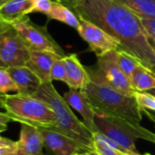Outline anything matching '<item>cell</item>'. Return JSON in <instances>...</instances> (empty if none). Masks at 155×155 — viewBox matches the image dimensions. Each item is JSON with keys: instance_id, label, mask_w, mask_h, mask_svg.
<instances>
[{"instance_id": "37", "label": "cell", "mask_w": 155, "mask_h": 155, "mask_svg": "<svg viewBox=\"0 0 155 155\" xmlns=\"http://www.w3.org/2000/svg\"><path fill=\"white\" fill-rule=\"evenodd\" d=\"M7 1H8V0H0V6L3 5H4L5 2H7Z\"/></svg>"}, {"instance_id": "13", "label": "cell", "mask_w": 155, "mask_h": 155, "mask_svg": "<svg viewBox=\"0 0 155 155\" xmlns=\"http://www.w3.org/2000/svg\"><path fill=\"white\" fill-rule=\"evenodd\" d=\"M7 71L17 87V94L33 96L42 84L39 77L26 65L8 67Z\"/></svg>"}, {"instance_id": "32", "label": "cell", "mask_w": 155, "mask_h": 155, "mask_svg": "<svg viewBox=\"0 0 155 155\" xmlns=\"http://www.w3.org/2000/svg\"><path fill=\"white\" fill-rule=\"evenodd\" d=\"M148 39H149V42H150V44H151V45H152V47H153V49L155 53V38L148 35Z\"/></svg>"}, {"instance_id": "15", "label": "cell", "mask_w": 155, "mask_h": 155, "mask_svg": "<svg viewBox=\"0 0 155 155\" xmlns=\"http://www.w3.org/2000/svg\"><path fill=\"white\" fill-rule=\"evenodd\" d=\"M62 59L68 78L67 84L69 88L82 90L90 81V75L88 70L79 62L76 54L65 55Z\"/></svg>"}, {"instance_id": "10", "label": "cell", "mask_w": 155, "mask_h": 155, "mask_svg": "<svg viewBox=\"0 0 155 155\" xmlns=\"http://www.w3.org/2000/svg\"><path fill=\"white\" fill-rule=\"evenodd\" d=\"M38 128L43 135L45 146L55 155H74L79 153L93 151L79 141L56 130L45 127Z\"/></svg>"}, {"instance_id": "17", "label": "cell", "mask_w": 155, "mask_h": 155, "mask_svg": "<svg viewBox=\"0 0 155 155\" xmlns=\"http://www.w3.org/2000/svg\"><path fill=\"white\" fill-rule=\"evenodd\" d=\"M131 82L137 92H148L155 88V73L142 63L134 70Z\"/></svg>"}, {"instance_id": "5", "label": "cell", "mask_w": 155, "mask_h": 155, "mask_svg": "<svg viewBox=\"0 0 155 155\" xmlns=\"http://www.w3.org/2000/svg\"><path fill=\"white\" fill-rule=\"evenodd\" d=\"M94 124L99 133L117 142L133 153H140L136 148L137 139H145L147 129L141 124H132L123 120L96 114Z\"/></svg>"}, {"instance_id": "36", "label": "cell", "mask_w": 155, "mask_h": 155, "mask_svg": "<svg viewBox=\"0 0 155 155\" xmlns=\"http://www.w3.org/2000/svg\"><path fill=\"white\" fill-rule=\"evenodd\" d=\"M148 93H150V94H153V95L155 96V88H153V89H151L150 91H148Z\"/></svg>"}, {"instance_id": "30", "label": "cell", "mask_w": 155, "mask_h": 155, "mask_svg": "<svg viewBox=\"0 0 155 155\" xmlns=\"http://www.w3.org/2000/svg\"><path fill=\"white\" fill-rule=\"evenodd\" d=\"M74 155H100L99 153H97L95 150L93 151H88V152H84V153H77V154Z\"/></svg>"}, {"instance_id": "11", "label": "cell", "mask_w": 155, "mask_h": 155, "mask_svg": "<svg viewBox=\"0 0 155 155\" xmlns=\"http://www.w3.org/2000/svg\"><path fill=\"white\" fill-rule=\"evenodd\" d=\"M63 98L71 108L82 116L83 124L91 131V133H98L94 124L96 112L92 108L84 93L81 90L69 88V91L64 94Z\"/></svg>"}, {"instance_id": "22", "label": "cell", "mask_w": 155, "mask_h": 155, "mask_svg": "<svg viewBox=\"0 0 155 155\" xmlns=\"http://www.w3.org/2000/svg\"><path fill=\"white\" fill-rule=\"evenodd\" d=\"M10 92L17 93V87L7 69H0V94H7Z\"/></svg>"}, {"instance_id": "38", "label": "cell", "mask_w": 155, "mask_h": 155, "mask_svg": "<svg viewBox=\"0 0 155 155\" xmlns=\"http://www.w3.org/2000/svg\"><path fill=\"white\" fill-rule=\"evenodd\" d=\"M127 155H143V154H140V153H132V154H129V153H127ZM145 155V154H143Z\"/></svg>"}, {"instance_id": "26", "label": "cell", "mask_w": 155, "mask_h": 155, "mask_svg": "<svg viewBox=\"0 0 155 155\" xmlns=\"http://www.w3.org/2000/svg\"><path fill=\"white\" fill-rule=\"evenodd\" d=\"M94 149L100 155H127V153L111 149V148H110L106 145H103L101 143H94Z\"/></svg>"}, {"instance_id": "33", "label": "cell", "mask_w": 155, "mask_h": 155, "mask_svg": "<svg viewBox=\"0 0 155 155\" xmlns=\"http://www.w3.org/2000/svg\"><path fill=\"white\" fill-rule=\"evenodd\" d=\"M8 25H6V24H5L4 22H2V21L0 20V33H1L2 31H4Z\"/></svg>"}, {"instance_id": "19", "label": "cell", "mask_w": 155, "mask_h": 155, "mask_svg": "<svg viewBox=\"0 0 155 155\" xmlns=\"http://www.w3.org/2000/svg\"><path fill=\"white\" fill-rule=\"evenodd\" d=\"M141 18L155 19V0H115Z\"/></svg>"}, {"instance_id": "24", "label": "cell", "mask_w": 155, "mask_h": 155, "mask_svg": "<svg viewBox=\"0 0 155 155\" xmlns=\"http://www.w3.org/2000/svg\"><path fill=\"white\" fill-rule=\"evenodd\" d=\"M17 149V142L5 137H0V155H9Z\"/></svg>"}, {"instance_id": "27", "label": "cell", "mask_w": 155, "mask_h": 155, "mask_svg": "<svg viewBox=\"0 0 155 155\" xmlns=\"http://www.w3.org/2000/svg\"><path fill=\"white\" fill-rule=\"evenodd\" d=\"M141 19L148 35L155 38V19H148V18H141Z\"/></svg>"}, {"instance_id": "6", "label": "cell", "mask_w": 155, "mask_h": 155, "mask_svg": "<svg viewBox=\"0 0 155 155\" xmlns=\"http://www.w3.org/2000/svg\"><path fill=\"white\" fill-rule=\"evenodd\" d=\"M30 51L12 25H8L0 33V57L7 67L25 66Z\"/></svg>"}, {"instance_id": "40", "label": "cell", "mask_w": 155, "mask_h": 155, "mask_svg": "<svg viewBox=\"0 0 155 155\" xmlns=\"http://www.w3.org/2000/svg\"><path fill=\"white\" fill-rule=\"evenodd\" d=\"M145 155H152V154H150V153H146Z\"/></svg>"}, {"instance_id": "20", "label": "cell", "mask_w": 155, "mask_h": 155, "mask_svg": "<svg viewBox=\"0 0 155 155\" xmlns=\"http://www.w3.org/2000/svg\"><path fill=\"white\" fill-rule=\"evenodd\" d=\"M117 63L122 71L131 79L134 70L141 63L137 58H135L132 54L130 53L124 51V50H117Z\"/></svg>"}, {"instance_id": "34", "label": "cell", "mask_w": 155, "mask_h": 155, "mask_svg": "<svg viewBox=\"0 0 155 155\" xmlns=\"http://www.w3.org/2000/svg\"><path fill=\"white\" fill-rule=\"evenodd\" d=\"M9 155H27L26 153H25L24 152H22V151H20L19 149H17L16 152H14V153H10Z\"/></svg>"}, {"instance_id": "2", "label": "cell", "mask_w": 155, "mask_h": 155, "mask_svg": "<svg viewBox=\"0 0 155 155\" xmlns=\"http://www.w3.org/2000/svg\"><path fill=\"white\" fill-rule=\"evenodd\" d=\"M88 72L90 81L81 91L96 114L121 119L132 124H140L143 112L134 96L126 95L111 86L103 79L98 67L90 68Z\"/></svg>"}, {"instance_id": "23", "label": "cell", "mask_w": 155, "mask_h": 155, "mask_svg": "<svg viewBox=\"0 0 155 155\" xmlns=\"http://www.w3.org/2000/svg\"><path fill=\"white\" fill-rule=\"evenodd\" d=\"M51 80L52 81H61L67 84L68 78H67V74H66V69L64 66L63 59L62 57H58L56 59L52 65L51 69Z\"/></svg>"}, {"instance_id": "39", "label": "cell", "mask_w": 155, "mask_h": 155, "mask_svg": "<svg viewBox=\"0 0 155 155\" xmlns=\"http://www.w3.org/2000/svg\"><path fill=\"white\" fill-rule=\"evenodd\" d=\"M152 70H153V72H154V73H155V67H153V68Z\"/></svg>"}, {"instance_id": "1", "label": "cell", "mask_w": 155, "mask_h": 155, "mask_svg": "<svg viewBox=\"0 0 155 155\" xmlns=\"http://www.w3.org/2000/svg\"><path fill=\"white\" fill-rule=\"evenodd\" d=\"M78 16L98 25L116 38L124 50L146 67H155V53L142 19L115 0H68Z\"/></svg>"}, {"instance_id": "18", "label": "cell", "mask_w": 155, "mask_h": 155, "mask_svg": "<svg viewBox=\"0 0 155 155\" xmlns=\"http://www.w3.org/2000/svg\"><path fill=\"white\" fill-rule=\"evenodd\" d=\"M48 16L49 19L58 20L77 30L79 26V20L75 15V13L64 5H62L60 2L52 3V7Z\"/></svg>"}, {"instance_id": "35", "label": "cell", "mask_w": 155, "mask_h": 155, "mask_svg": "<svg viewBox=\"0 0 155 155\" xmlns=\"http://www.w3.org/2000/svg\"><path fill=\"white\" fill-rule=\"evenodd\" d=\"M8 67L6 66V64L3 62V60L0 57V69H7Z\"/></svg>"}, {"instance_id": "29", "label": "cell", "mask_w": 155, "mask_h": 155, "mask_svg": "<svg viewBox=\"0 0 155 155\" xmlns=\"http://www.w3.org/2000/svg\"><path fill=\"white\" fill-rule=\"evenodd\" d=\"M142 112H143V114H145L155 125V112L153 111H149V110H146V109H142Z\"/></svg>"}, {"instance_id": "14", "label": "cell", "mask_w": 155, "mask_h": 155, "mask_svg": "<svg viewBox=\"0 0 155 155\" xmlns=\"http://www.w3.org/2000/svg\"><path fill=\"white\" fill-rule=\"evenodd\" d=\"M17 146L20 151L27 155H43L45 143L39 128L34 125L22 124Z\"/></svg>"}, {"instance_id": "12", "label": "cell", "mask_w": 155, "mask_h": 155, "mask_svg": "<svg viewBox=\"0 0 155 155\" xmlns=\"http://www.w3.org/2000/svg\"><path fill=\"white\" fill-rule=\"evenodd\" d=\"M62 57L49 51L31 50L28 61L26 66L35 73L42 83H49L51 80V69L57 58Z\"/></svg>"}, {"instance_id": "9", "label": "cell", "mask_w": 155, "mask_h": 155, "mask_svg": "<svg viewBox=\"0 0 155 155\" xmlns=\"http://www.w3.org/2000/svg\"><path fill=\"white\" fill-rule=\"evenodd\" d=\"M30 50L49 51L60 56H65L62 48L43 30L31 25L26 20L19 21L12 25Z\"/></svg>"}, {"instance_id": "21", "label": "cell", "mask_w": 155, "mask_h": 155, "mask_svg": "<svg viewBox=\"0 0 155 155\" xmlns=\"http://www.w3.org/2000/svg\"><path fill=\"white\" fill-rule=\"evenodd\" d=\"M134 98L141 109L155 112V96L148 92H135Z\"/></svg>"}, {"instance_id": "7", "label": "cell", "mask_w": 155, "mask_h": 155, "mask_svg": "<svg viewBox=\"0 0 155 155\" xmlns=\"http://www.w3.org/2000/svg\"><path fill=\"white\" fill-rule=\"evenodd\" d=\"M97 57V67L103 79L119 92L129 96H133L136 91L132 87L131 79L118 65L116 51L100 54Z\"/></svg>"}, {"instance_id": "8", "label": "cell", "mask_w": 155, "mask_h": 155, "mask_svg": "<svg viewBox=\"0 0 155 155\" xmlns=\"http://www.w3.org/2000/svg\"><path fill=\"white\" fill-rule=\"evenodd\" d=\"M78 18L79 20L78 28L79 35L89 44L90 50L97 55L121 49L120 42L116 38L85 18L81 16H78Z\"/></svg>"}, {"instance_id": "28", "label": "cell", "mask_w": 155, "mask_h": 155, "mask_svg": "<svg viewBox=\"0 0 155 155\" xmlns=\"http://www.w3.org/2000/svg\"><path fill=\"white\" fill-rule=\"evenodd\" d=\"M11 121H12L11 117L6 113L0 112V133L5 131L7 129L8 123Z\"/></svg>"}, {"instance_id": "4", "label": "cell", "mask_w": 155, "mask_h": 155, "mask_svg": "<svg viewBox=\"0 0 155 155\" xmlns=\"http://www.w3.org/2000/svg\"><path fill=\"white\" fill-rule=\"evenodd\" d=\"M5 110L12 121L37 127L55 129L56 117L51 108L34 96L20 94L5 95Z\"/></svg>"}, {"instance_id": "31", "label": "cell", "mask_w": 155, "mask_h": 155, "mask_svg": "<svg viewBox=\"0 0 155 155\" xmlns=\"http://www.w3.org/2000/svg\"><path fill=\"white\" fill-rule=\"evenodd\" d=\"M5 94H0V109L5 110Z\"/></svg>"}, {"instance_id": "16", "label": "cell", "mask_w": 155, "mask_h": 155, "mask_svg": "<svg viewBox=\"0 0 155 155\" xmlns=\"http://www.w3.org/2000/svg\"><path fill=\"white\" fill-rule=\"evenodd\" d=\"M33 9L32 0H8L0 6V20L13 25L24 20L26 15L33 13Z\"/></svg>"}, {"instance_id": "3", "label": "cell", "mask_w": 155, "mask_h": 155, "mask_svg": "<svg viewBox=\"0 0 155 155\" xmlns=\"http://www.w3.org/2000/svg\"><path fill=\"white\" fill-rule=\"evenodd\" d=\"M33 96L46 103L53 111L57 122V126L53 130L79 141L90 150H95L93 134L74 114L70 106L64 100L63 96L58 93L52 82L42 83Z\"/></svg>"}, {"instance_id": "25", "label": "cell", "mask_w": 155, "mask_h": 155, "mask_svg": "<svg viewBox=\"0 0 155 155\" xmlns=\"http://www.w3.org/2000/svg\"><path fill=\"white\" fill-rule=\"evenodd\" d=\"M34 9L33 12H40L45 15H48L51 7H52V3L53 1L51 0H32Z\"/></svg>"}]
</instances>
